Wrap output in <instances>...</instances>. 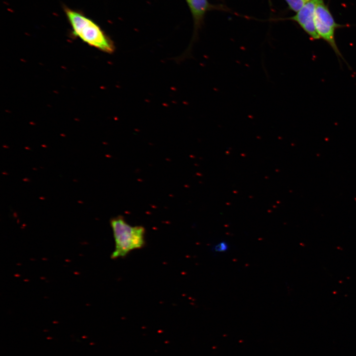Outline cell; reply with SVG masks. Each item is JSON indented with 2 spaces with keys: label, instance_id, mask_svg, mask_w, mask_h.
Returning a JSON list of instances; mask_svg holds the SVG:
<instances>
[{
  "label": "cell",
  "instance_id": "cell-5",
  "mask_svg": "<svg viewBox=\"0 0 356 356\" xmlns=\"http://www.w3.org/2000/svg\"><path fill=\"white\" fill-rule=\"evenodd\" d=\"M195 22L198 24L210 8L207 0H186Z\"/></svg>",
  "mask_w": 356,
  "mask_h": 356
},
{
  "label": "cell",
  "instance_id": "cell-2",
  "mask_svg": "<svg viewBox=\"0 0 356 356\" xmlns=\"http://www.w3.org/2000/svg\"><path fill=\"white\" fill-rule=\"evenodd\" d=\"M111 226L115 241L112 259L125 257L130 252L142 248L145 244V229L142 226H133L122 217L111 219Z\"/></svg>",
  "mask_w": 356,
  "mask_h": 356
},
{
  "label": "cell",
  "instance_id": "cell-3",
  "mask_svg": "<svg viewBox=\"0 0 356 356\" xmlns=\"http://www.w3.org/2000/svg\"><path fill=\"white\" fill-rule=\"evenodd\" d=\"M314 22L316 31L320 39L326 42L339 58L344 60L337 45L335 33L336 30L344 26L336 23L328 6L320 0L316 5Z\"/></svg>",
  "mask_w": 356,
  "mask_h": 356
},
{
  "label": "cell",
  "instance_id": "cell-4",
  "mask_svg": "<svg viewBox=\"0 0 356 356\" xmlns=\"http://www.w3.org/2000/svg\"><path fill=\"white\" fill-rule=\"evenodd\" d=\"M320 0H311L296 14L290 18L296 22L312 40L320 39L315 29L314 17L316 7Z\"/></svg>",
  "mask_w": 356,
  "mask_h": 356
},
{
  "label": "cell",
  "instance_id": "cell-1",
  "mask_svg": "<svg viewBox=\"0 0 356 356\" xmlns=\"http://www.w3.org/2000/svg\"><path fill=\"white\" fill-rule=\"evenodd\" d=\"M65 11L75 36L102 51L111 53L114 51L112 41L93 21L69 8H66Z\"/></svg>",
  "mask_w": 356,
  "mask_h": 356
},
{
  "label": "cell",
  "instance_id": "cell-6",
  "mask_svg": "<svg viewBox=\"0 0 356 356\" xmlns=\"http://www.w3.org/2000/svg\"><path fill=\"white\" fill-rule=\"evenodd\" d=\"M311 0H285L290 9L296 12Z\"/></svg>",
  "mask_w": 356,
  "mask_h": 356
},
{
  "label": "cell",
  "instance_id": "cell-7",
  "mask_svg": "<svg viewBox=\"0 0 356 356\" xmlns=\"http://www.w3.org/2000/svg\"><path fill=\"white\" fill-rule=\"evenodd\" d=\"M229 248L228 243L225 241H221L215 244L212 247L215 253H223L227 252Z\"/></svg>",
  "mask_w": 356,
  "mask_h": 356
}]
</instances>
